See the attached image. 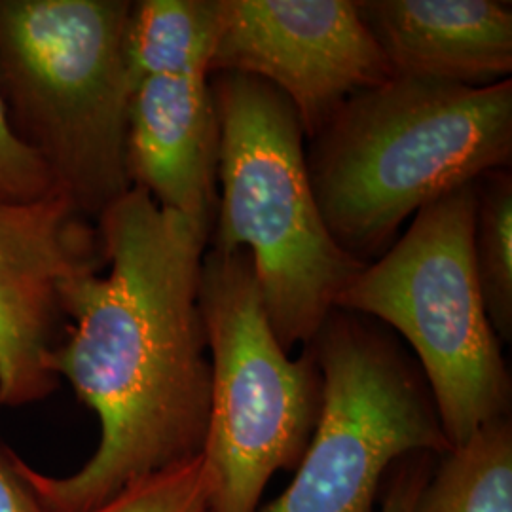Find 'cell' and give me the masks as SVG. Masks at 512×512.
<instances>
[{"label":"cell","instance_id":"cell-1","mask_svg":"<svg viewBox=\"0 0 512 512\" xmlns=\"http://www.w3.org/2000/svg\"><path fill=\"white\" fill-rule=\"evenodd\" d=\"M109 274L63 289L71 319L50 349L52 376L95 412L101 439L69 476L19 471L52 512H97L152 476L202 458L211 361L198 306L209 230L131 188L97 219Z\"/></svg>","mask_w":512,"mask_h":512},{"label":"cell","instance_id":"cell-2","mask_svg":"<svg viewBox=\"0 0 512 512\" xmlns=\"http://www.w3.org/2000/svg\"><path fill=\"white\" fill-rule=\"evenodd\" d=\"M310 141L323 222L368 264L425 205L511 165V78L467 88L393 76L351 95Z\"/></svg>","mask_w":512,"mask_h":512},{"label":"cell","instance_id":"cell-3","mask_svg":"<svg viewBox=\"0 0 512 512\" xmlns=\"http://www.w3.org/2000/svg\"><path fill=\"white\" fill-rule=\"evenodd\" d=\"M209 88L219 120L220 196L207 243L251 255L264 310L289 353L310 344L366 264L323 222L293 103L247 74L215 73Z\"/></svg>","mask_w":512,"mask_h":512},{"label":"cell","instance_id":"cell-4","mask_svg":"<svg viewBox=\"0 0 512 512\" xmlns=\"http://www.w3.org/2000/svg\"><path fill=\"white\" fill-rule=\"evenodd\" d=\"M126 0H0V99L61 198L97 220L133 188Z\"/></svg>","mask_w":512,"mask_h":512},{"label":"cell","instance_id":"cell-5","mask_svg":"<svg viewBox=\"0 0 512 512\" xmlns=\"http://www.w3.org/2000/svg\"><path fill=\"white\" fill-rule=\"evenodd\" d=\"M476 183L418 211L334 306L374 317L410 344L452 448L511 416L509 368L476 277Z\"/></svg>","mask_w":512,"mask_h":512},{"label":"cell","instance_id":"cell-6","mask_svg":"<svg viewBox=\"0 0 512 512\" xmlns=\"http://www.w3.org/2000/svg\"><path fill=\"white\" fill-rule=\"evenodd\" d=\"M198 306L211 361L207 512H258L272 476L306 454L321 372L310 346L293 361L277 342L247 251H205Z\"/></svg>","mask_w":512,"mask_h":512},{"label":"cell","instance_id":"cell-7","mask_svg":"<svg viewBox=\"0 0 512 512\" xmlns=\"http://www.w3.org/2000/svg\"><path fill=\"white\" fill-rule=\"evenodd\" d=\"M321 412L289 488L258 512H380L391 469L444 456L446 439L418 363L359 313L330 311L311 340Z\"/></svg>","mask_w":512,"mask_h":512},{"label":"cell","instance_id":"cell-8","mask_svg":"<svg viewBox=\"0 0 512 512\" xmlns=\"http://www.w3.org/2000/svg\"><path fill=\"white\" fill-rule=\"evenodd\" d=\"M215 73L274 86L310 139L351 95L395 76L351 0H219Z\"/></svg>","mask_w":512,"mask_h":512},{"label":"cell","instance_id":"cell-9","mask_svg":"<svg viewBox=\"0 0 512 512\" xmlns=\"http://www.w3.org/2000/svg\"><path fill=\"white\" fill-rule=\"evenodd\" d=\"M97 230L61 196L40 202L0 200V408L52 395L57 378L46 359L63 315V289L99 266Z\"/></svg>","mask_w":512,"mask_h":512},{"label":"cell","instance_id":"cell-10","mask_svg":"<svg viewBox=\"0 0 512 512\" xmlns=\"http://www.w3.org/2000/svg\"><path fill=\"white\" fill-rule=\"evenodd\" d=\"M126 162L133 188L211 232L217 211L219 120L209 74L152 76L133 88Z\"/></svg>","mask_w":512,"mask_h":512},{"label":"cell","instance_id":"cell-11","mask_svg":"<svg viewBox=\"0 0 512 512\" xmlns=\"http://www.w3.org/2000/svg\"><path fill=\"white\" fill-rule=\"evenodd\" d=\"M395 76L467 88L512 73V6L497 0L355 2Z\"/></svg>","mask_w":512,"mask_h":512},{"label":"cell","instance_id":"cell-12","mask_svg":"<svg viewBox=\"0 0 512 512\" xmlns=\"http://www.w3.org/2000/svg\"><path fill=\"white\" fill-rule=\"evenodd\" d=\"M219 27V0L131 2L124 59L131 92L152 76L207 73Z\"/></svg>","mask_w":512,"mask_h":512},{"label":"cell","instance_id":"cell-13","mask_svg":"<svg viewBox=\"0 0 512 512\" xmlns=\"http://www.w3.org/2000/svg\"><path fill=\"white\" fill-rule=\"evenodd\" d=\"M412 512H512L511 416L440 456Z\"/></svg>","mask_w":512,"mask_h":512},{"label":"cell","instance_id":"cell-14","mask_svg":"<svg viewBox=\"0 0 512 512\" xmlns=\"http://www.w3.org/2000/svg\"><path fill=\"white\" fill-rule=\"evenodd\" d=\"M475 268L497 338H512V177L499 169L476 183Z\"/></svg>","mask_w":512,"mask_h":512},{"label":"cell","instance_id":"cell-15","mask_svg":"<svg viewBox=\"0 0 512 512\" xmlns=\"http://www.w3.org/2000/svg\"><path fill=\"white\" fill-rule=\"evenodd\" d=\"M97 512H207L202 458L148 478Z\"/></svg>","mask_w":512,"mask_h":512},{"label":"cell","instance_id":"cell-16","mask_svg":"<svg viewBox=\"0 0 512 512\" xmlns=\"http://www.w3.org/2000/svg\"><path fill=\"white\" fill-rule=\"evenodd\" d=\"M59 196L42 158L19 139L0 99V200L40 202Z\"/></svg>","mask_w":512,"mask_h":512},{"label":"cell","instance_id":"cell-17","mask_svg":"<svg viewBox=\"0 0 512 512\" xmlns=\"http://www.w3.org/2000/svg\"><path fill=\"white\" fill-rule=\"evenodd\" d=\"M439 458L435 454L423 452L401 459L385 480L380 512H412V507Z\"/></svg>","mask_w":512,"mask_h":512},{"label":"cell","instance_id":"cell-18","mask_svg":"<svg viewBox=\"0 0 512 512\" xmlns=\"http://www.w3.org/2000/svg\"><path fill=\"white\" fill-rule=\"evenodd\" d=\"M0 512H52L21 475L18 456L0 450Z\"/></svg>","mask_w":512,"mask_h":512}]
</instances>
